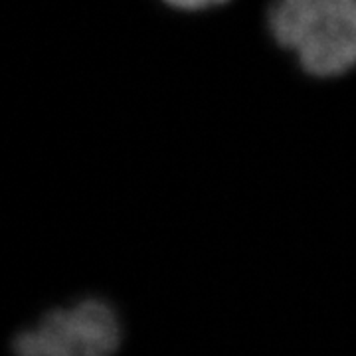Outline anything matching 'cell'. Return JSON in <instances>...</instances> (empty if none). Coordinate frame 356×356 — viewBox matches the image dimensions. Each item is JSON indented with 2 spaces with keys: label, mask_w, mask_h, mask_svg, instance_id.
Returning a JSON list of instances; mask_svg holds the SVG:
<instances>
[{
  "label": "cell",
  "mask_w": 356,
  "mask_h": 356,
  "mask_svg": "<svg viewBox=\"0 0 356 356\" xmlns=\"http://www.w3.org/2000/svg\"><path fill=\"white\" fill-rule=\"evenodd\" d=\"M261 28L307 81L327 86L356 76V0H266Z\"/></svg>",
  "instance_id": "cell-1"
},
{
  "label": "cell",
  "mask_w": 356,
  "mask_h": 356,
  "mask_svg": "<svg viewBox=\"0 0 356 356\" xmlns=\"http://www.w3.org/2000/svg\"><path fill=\"white\" fill-rule=\"evenodd\" d=\"M62 356H95L91 353H70V355H62Z\"/></svg>",
  "instance_id": "cell-3"
},
{
  "label": "cell",
  "mask_w": 356,
  "mask_h": 356,
  "mask_svg": "<svg viewBox=\"0 0 356 356\" xmlns=\"http://www.w3.org/2000/svg\"><path fill=\"white\" fill-rule=\"evenodd\" d=\"M236 0H156V4L180 18H202L206 14H220Z\"/></svg>",
  "instance_id": "cell-2"
}]
</instances>
